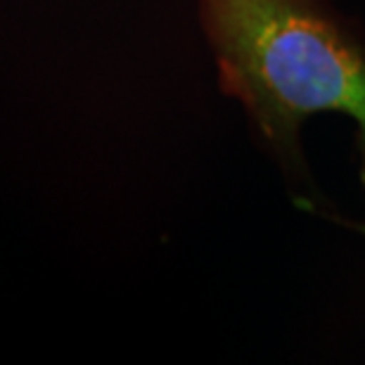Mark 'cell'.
<instances>
[{"label":"cell","instance_id":"6da1fadb","mask_svg":"<svg viewBox=\"0 0 365 365\" xmlns=\"http://www.w3.org/2000/svg\"><path fill=\"white\" fill-rule=\"evenodd\" d=\"M200 12L223 91L268 140L287 148L309 116L346 114L365 164V50L316 0H200Z\"/></svg>","mask_w":365,"mask_h":365}]
</instances>
